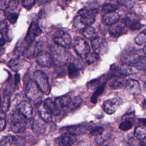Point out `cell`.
Instances as JSON below:
<instances>
[{"label": "cell", "instance_id": "1", "mask_svg": "<svg viewBox=\"0 0 146 146\" xmlns=\"http://www.w3.org/2000/svg\"><path fill=\"white\" fill-rule=\"evenodd\" d=\"M98 13L97 9H83L78 11V15L74 18L73 23L78 29H84L94 23Z\"/></svg>", "mask_w": 146, "mask_h": 146}, {"label": "cell", "instance_id": "2", "mask_svg": "<svg viewBox=\"0 0 146 146\" xmlns=\"http://www.w3.org/2000/svg\"><path fill=\"white\" fill-rule=\"evenodd\" d=\"M10 123L11 131L16 133L24 131L27 126V118L18 111L12 113L10 117Z\"/></svg>", "mask_w": 146, "mask_h": 146}, {"label": "cell", "instance_id": "3", "mask_svg": "<svg viewBox=\"0 0 146 146\" xmlns=\"http://www.w3.org/2000/svg\"><path fill=\"white\" fill-rule=\"evenodd\" d=\"M43 94L35 82L29 81L26 86L25 94L30 101L35 104L39 103L43 98Z\"/></svg>", "mask_w": 146, "mask_h": 146}, {"label": "cell", "instance_id": "4", "mask_svg": "<svg viewBox=\"0 0 146 146\" xmlns=\"http://www.w3.org/2000/svg\"><path fill=\"white\" fill-rule=\"evenodd\" d=\"M50 50L55 60L60 64H65L70 59V54L66 50V48L55 43L50 47Z\"/></svg>", "mask_w": 146, "mask_h": 146}, {"label": "cell", "instance_id": "5", "mask_svg": "<svg viewBox=\"0 0 146 146\" xmlns=\"http://www.w3.org/2000/svg\"><path fill=\"white\" fill-rule=\"evenodd\" d=\"M34 78L42 92L45 95H48L51 91V87L46 74L42 71L37 70L34 74Z\"/></svg>", "mask_w": 146, "mask_h": 146}, {"label": "cell", "instance_id": "6", "mask_svg": "<svg viewBox=\"0 0 146 146\" xmlns=\"http://www.w3.org/2000/svg\"><path fill=\"white\" fill-rule=\"evenodd\" d=\"M52 39L55 43L64 48H69L71 44V38L68 33L63 31H56L52 36Z\"/></svg>", "mask_w": 146, "mask_h": 146}, {"label": "cell", "instance_id": "7", "mask_svg": "<svg viewBox=\"0 0 146 146\" xmlns=\"http://www.w3.org/2000/svg\"><path fill=\"white\" fill-rule=\"evenodd\" d=\"M74 50L80 58H87L90 52V47L88 43L82 38L76 39L74 43Z\"/></svg>", "mask_w": 146, "mask_h": 146}, {"label": "cell", "instance_id": "8", "mask_svg": "<svg viewBox=\"0 0 146 146\" xmlns=\"http://www.w3.org/2000/svg\"><path fill=\"white\" fill-rule=\"evenodd\" d=\"M91 46L94 52L99 55L104 54L108 50V43L106 40L100 36H97L92 40Z\"/></svg>", "mask_w": 146, "mask_h": 146}, {"label": "cell", "instance_id": "9", "mask_svg": "<svg viewBox=\"0 0 146 146\" xmlns=\"http://www.w3.org/2000/svg\"><path fill=\"white\" fill-rule=\"evenodd\" d=\"M41 33V30L37 23L33 22L29 29L27 35H26L23 41L29 46H30L34 41L35 38L39 35Z\"/></svg>", "mask_w": 146, "mask_h": 146}, {"label": "cell", "instance_id": "10", "mask_svg": "<svg viewBox=\"0 0 146 146\" xmlns=\"http://www.w3.org/2000/svg\"><path fill=\"white\" fill-rule=\"evenodd\" d=\"M122 101L120 98H115L105 100L103 104V108L106 113L111 115L117 110Z\"/></svg>", "mask_w": 146, "mask_h": 146}, {"label": "cell", "instance_id": "11", "mask_svg": "<svg viewBox=\"0 0 146 146\" xmlns=\"http://www.w3.org/2000/svg\"><path fill=\"white\" fill-rule=\"evenodd\" d=\"M25 144V139L20 136H9L1 141L3 146H24Z\"/></svg>", "mask_w": 146, "mask_h": 146}, {"label": "cell", "instance_id": "12", "mask_svg": "<svg viewBox=\"0 0 146 146\" xmlns=\"http://www.w3.org/2000/svg\"><path fill=\"white\" fill-rule=\"evenodd\" d=\"M36 62L42 67H50L53 63V59L50 54L42 50L36 56Z\"/></svg>", "mask_w": 146, "mask_h": 146}, {"label": "cell", "instance_id": "13", "mask_svg": "<svg viewBox=\"0 0 146 146\" xmlns=\"http://www.w3.org/2000/svg\"><path fill=\"white\" fill-rule=\"evenodd\" d=\"M42 44L40 42H33L27 48L25 53V55L28 59H33L36 58L37 55L42 51Z\"/></svg>", "mask_w": 146, "mask_h": 146}, {"label": "cell", "instance_id": "14", "mask_svg": "<svg viewBox=\"0 0 146 146\" xmlns=\"http://www.w3.org/2000/svg\"><path fill=\"white\" fill-rule=\"evenodd\" d=\"M65 131L72 135H79L86 133L89 129V126L85 124L69 126L64 128Z\"/></svg>", "mask_w": 146, "mask_h": 146}, {"label": "cell", "instance_id": "15", "mask_svg": "<svg viewBox=\"0 0 146 146\" xmlns=\"http://www.w3.org/2000/svg\"><path fill=\"white\" fill-rule=\"evenodd\" d=\"M17 110L27 119H29L32 116V115H33L32 106L29 103L26 101H23L19 103L17 106Z\"/></svg>", "mask_w": 146, "mask_h": 146}, {"label": "cell", "instance_id": "16", "mask_svg": "<svg viewBox=\"0 0 146 146\" xmlns=\"http://www.w3.org/2000/svg\"><path fill=\"white\" fill-rule=\"evenodd\" d=\"M75 141V138L72 135H64L55 140L58 146H71Z\"/></svg>", "mask_w": 146, "mask_h": 146}, {"label": "cell", "instance_id": "17", "mask_svg": "<svg viewBox=\"0 0 146 146\" xmlns=\"http://www.w3.org/2000/svg\"><path fill=\"white\" fill-rule=\"evenodd\" d=\"M125 87L131 94L139 95L141 93V87L138 81L135 79H129L127 81Z\"/></svg>", "mask_w": 146, "mask_h": 146}, {"label": "cell", "instance_id": "18", "mask_svg": "<svg viewBox=\"0 0 146 146\" xmlns=\"http://www.w3.org/2000/svg\"><path fill=\"white\" fill-rule=\"evenodd\" d=\"M119 19V15L115 11L104 14L102 18V22L107 26L116 23Z\"/></svg>", "mask_w": 146, "mask_h": 146}, {"label": "cell", "instance_id": "19", "mask_svg": "<svg viewBox=\"0 0 146 146\" xmlns=\"http://www.w3.org/2000/svg\"><path fill=\"white\" fill-rule=\"evenodd\" d=\"M46 108L52 113L53 116H58L60 113V110L55 103L51 99L48 98L44 100L43 103Z\"/></svg>", "mask_w": 146, "mask_h": 146}, {"label": "cell", "instance_id": "20", "mask_svg": "<svg viewBox=\"0 0 146 146\" xmlns=\"http://www.w3.org/2000/svg\"><path fill=\"white\" fill-rule=\"evenodd\" d=\"M126 82L127 81L124 78L120 76H115L110 80L109 86L111 89H120L125 86Z\"/></svg>", "mask_w": 146, "mask_h": 146}, {"label": "cell", "instance_id": "21", "mask_svg": "<svg viewBox=\"0 0 146 146\" xmlns=\"http://www.w3.org/2000/svg\"><path fill=\"white\" fill-rule=\"evenodd\" d=\"M38 111L41 119L47 123H50L52 120V113L46 108L43 103L40 104L38 108Z\"/></svg>", "mask_w": 146, "mask_h": 146}, {"label": "cell", "instance_id": "22", "mask_svg": "<svg viewBox=\"0 0 146 146\" xmlns=\"http://www.w3.org/2000/svg\"><path fill=\"white\" fill-rule=\"evenodd\" d=\"M124 24L126 26L133 30H139L141 26L140 21L137 18L131 17H127L124 19Z\"/></svg>", "mask_w": 146, "mask_h": 146}, {"label": "cell", "instance_id": "23", "mask_svg": "<svg viewBox=\"0 0 146 146\" xmlns=\"http://www.w3.org/2000/svg\"><path fill=\"white\" fill-rule=\"evenodd\" d=\"M140 60L139 55L136 54H127L121 57V60L125 64H132L138 63Z\"/></svg>", "mask_w": 146, "mask_h": 146}, {"label": "cell", "instance_id": "24", "mask_svg": "<svg viewBox=\"0 0 146 146\" xmlns=\"http://www.w3.org/2000/svg\"><path fill=\"white\" fill-rule=\"evenodd\" d=\"M71 98L70 96L65 95L63 96H62L59 98H57L55 99V103L59 107H62L64 110H67L68 106L71 103ZM60 109V108H59Z\"/></svg>", "mask_w": 146, "mask_h": 146}, {"label": "cell", "instance_id": "25", "mask_svg": "<svg viewBox=\"0 0 146 146\" xmlns=\"http://www.w3.org/2000/svg\"><path fill=\"white\" fill-rule=\"evenodd\" d=\"M0 34L6 41L11 40V39L9 35V27L5 20L0 22Z\"/></svg>", "mask_w": 146, "mask_h": 146}, {"label": "cell", "instance_id": "26", "mask_svg": "<svg viewBox=\"0 0 146 146\" xmlns=\"http://www.w3.org/2000/svg\"><path fill=\"white\" fill-rule=\"evenodd\" d=\"M110 34L113 36L117 37L124 34V28L123 26L117 23L111 26L109 30Z\"/></svg>", "mask_w": 146, "mask_h": 146}, {"label": "cell", "instance_id": "27", "mask_svg": "<svg viewBox=\"0 0 146 146\" xmlns=\"http://www.w3.org/2000/svg\"><path fill=\"white\" fill-rule=\"evenodd\" d=\"M116 71L119 72V74L123 75H128L136 73L137 71L134 68L131 67L128 64H125L116 68Z\"/></svg>", "mask_w": 146, "mask_h": 146}, {"label": "cell", "instance_id": "28", "mask_svg": "<svg viewBox=\"0 0 146 146\" xmlns=\"http://www.w3.org/2000/svg\"><path fill=\"white\" fill-rule=\"evenodd\" d=\"M23 66V62L22 60L18 58H14L10 60L9 62V67L15 72H18L19 71Z\"/></svg>", "mask_w": 146, "mask_h": 146}, {"label": "cell", "instance_id": "29", "mask_svg": "<svg viewBox=\"0 0 146 146\" xmlns=\"http://www.w3.org/2000/svg\"><path fill=\"white\" fill-rule=\"evenodd\" d=\"M31 127L33 131L37 133H40L43 132V130L44 129V124L39 119H33L31 121Z\"/></svg>", "mask_w": 146, "mask_h": 146}, {"label": "cell", "instance_id": "30", "mask_svg": "<svg viewBox=\"0 0 146 146\" xmlns=\"http://www.w3.org/2000/svg\"><path fill=\"white\" fill-rule=\"evenodd\" d=\"M82 34L85 38L92 40L97 37V34L95 29L90 26L85 27L83 30Z\"/></svg>", "mask_w": 146, "mask_h": 146}, {"label": "cell", "instance_id": "31", "mask_svg": "<svg viewBox=\"0 0 146 146\" xmlns=\"http://www.w3.org/2000/svg\"><path fill=\"white\" fill-rule=\"evenodd\" d=\"M68 72L70 78L75 79L79 75V69L74 63H70L68 66Z\"/></svg>", "mask_w": 146, "mask_h": 146}, {"label": "cell", "instance_id": "32", "mask_svg": "<svg viewBox=\"0 0 146 146\" xmlns=\"http://www.w3.org/2000/svg\"><path fill=\"white\" fill-rule=\"evenodd\" d=\"M134 136L140 140L146 139V127L144 125L137 127L135 129Z\"/></svg>", "mask_w": 146, "mask_h": 146}, {"label": "cell", "instance_id": "33", "mask_svg": "<svg viewBox=\"0 0 146 146\" xmlns=\"http://www.w3.org/2000/svg\"><path fill=\"white\" fill-rule=\"evenodd\" d=\"M106 83V82H104L101 85H100L97 88L96 90L93 94V95H92V96H91V101L92 103L95 104L97 102L98 97L99 96V95H100L102 94V92H103V91L104 90Z\"/></svg>", "mask_w": 146, "mask_h": 146}, {"label": "cell", "instance_id": "34", "mask_svg": "<svg viewBox=\"0 0 146 146\" xmlns=\"http://www.w3.org/2000/svg\"><path fill=\"white\" fill-rule=\"evenodd\" d=\"M118 8L117 6L113 3H106L102 7V12L104 14L106 13L115 11Z\"/></svg>", "mask_w": 146, "mask_h": 146}, {"label": "cell", "instance_id": "35", "mask_svg": "<svg viewBox=\"0 0 146 146\" xmlns=\"http://www.w3.org/2000/svg\"><path fill=\"white\" fill-rule=\"evenodd\" d=\"M135 42L138 45L146 43V29L142 31L135 38Z\"/></svg>", "mask_w": 146, "mask_h": 146}, {"label": "cell", "instance_id": "36", "mask_svg": "<svg viewBox=\"0 0 146 146\" xmlns=\"http://www.w3.org/2000/svg\"><path fill=\"white\" fill-rule=\"evenodd\" d=\"M11 104V98L9 95H6L5 96L3 100V103L2 104V110L4 112H7L9 110L10 106Z\"/></svg>", "mask_w": 146, "mask_h": 146}, {"label": "cell", "instance_id": "37", "mask_svg": "<svg viewBox=\"0 0 146 146\" xmlns=\"http://www.w3.org/2000/svg\"><path fill=\"white\" fill-rule=\"evenodd\" d=\"M128 146H141V143L139 139L135 136L129 137L127 140Z\"/></svg>", "mask_w": 146, "mask_h": 146}, {"label": "cell", "instance_id": "38", "mask_svg": "<svg viewBox=\"0 0 146 146\" xmlns=\"http://www.w3.org/2000/svg\"><path fill=\"white\" fill-rule=\"evenodd\" d=\"M6 17L10 23L14 24L17 21V19L18 18V14L16 13L9 12L7 13H6Z\"/></svg>", "mask_w": 146, "mask_h": 146}, {"label": "cell", "instance_id": "39", "mask_svg": "<svg viewBox=\"0 0 146 146\" xmlns=\"http://www.w3.org/2000/svg\"><path fill=\"white\" fill-rule=\"evenodd\" d=\"M132 127V123L129 120H125L121 123L119 128L123 131H127Z\"/></svg>", "mask_w": 146, "mask_h": 146}, {"label": "cell", "instance_id": "40", "mask_svg": "<svg viewBox=\"0 0 146 146\" xmlns=\"http://www.w3.org/2000/svg\"><path fill=\"white\" fill-rule=\"evenodd\" d=\"M35 0H22L23 6L27 10H30L35 5Z\"/></svg>", "mask_w": 146, "mask_h": 146}, {"label": "cell", "instance_id": "41", "mask_svg": "<svg viewBox=\"0 0 146 146\" xmlns=\"http://www.w3.org/2000/svg\"><path fill=\"white\" fill-rule=\"evenodd\" d=\"M82 98L80 96H78L75 97L73 99L72 102L71 109L74 110L75 108H78V107H79L82 104Z\"/></svg>", "mask_w": 146, "mask_h": 146}, {"label": "cell", "instance_id": "42", "mask_svg": "<svg viewBox=\"0 0 146 146\" xmlns=\"http://www.w3.org/2000/svg\"><path fill=\"white\" fill-rule=\"evenodd\" d=\"M99 58V55L96 54L95 52H92L87 57V62L88 64H91L96 60H97Z\"/></svg>", "mask_w": 146, "mask_h": 146}, {"label": "cell", "instance_id": "43", "mask_svg": "<svg viewBox=\"0 0 146 146\" xmlns=\"http://www.w3.org/2000/svg\"><path fill=\"white\" fill-rule=\"evenodd\" d=\"M104 132V129L102 127H98L94 128V129H91L90 131V133L92 135L95 136H100Z\"/></svg>", "mask_w": 146, "mask_h": 146}, {"label": "cell", "instance_id": "44", "mask_svg": "<svg viewBox=\"0 0 146 146\" xmlns=\"http://www.w3.org/2000/svg\"><path fill=\"white\" fill-rule=\"evenodd\" d=\"M118 2L125 7L130 8L135 3V0H117Z\"/></svg>", "mask_w": 146, "mask_h": 146}, {"label": "cell", "instance_id": "45", "mask_svg": "<svg viewBox=\"0 0 146 146\" xmlns=\"http://www.w3.org/2000/svg\"><path fill=\"white\" fill-rule=\"evenodd\" d=\"M18 5V0H11L8 3L7 8L10 9V10H14Z\"/></svg>", "mask_w": 146, "mask_h": 146}, {"label": "cell", "instance_id": "46", "mask_svg": "<svg viewBox=\"0 0 146 146\" xmlns=\"http://www.w3.org/2000/svg\"><path fill=\"white\" fill-rule=\"evenodd\" d=\"M6 125V121L5 119H0V131L4 129Z\"/></svg>", "mask_w": 146, "mask_h": 146}, {"label": "cell", "instance_id": "47", "mask_svg": "<svg viewBox=\"0 0 146 146\" xmlns=\"http://www.w3.org/2000/svg\"><path fill=\"white\" fill-rule=\"evenodd\" d=\"M5 17H6V13L3 9H1L0 10V22L5 20L4 19Z\"/></svg>", "mask_w": 146, "mask_h": 146}, {"label": "cell", "instance_id": "48", "mask_svg": "<svg viewBox=\"0 0 146 146\" xmlns=\"http://www.w3.org/2000/svg\"><path fill=\"white\" fill-rule=\"evenodd\" d=\"M53 0H37V2L39 5H44L47 3H50Z\"/></svg>", "mask_w": 146, "mask_h": 146}, {"label": "cell", "instance_id": "49", "mask_svg": "<svg viewBox=\"0 0 146 146\" xmlns=\"http://www.w3.org/2000/svg\"><path fill=\"white\" fill-rule=\"evenodd\" d=\"M6 40L3 38H0V47H2L5 45V44L6 43Z\"/></svg>", "mask_w": 146, "mask_h": 146}, {"label": "cell", "instance_id": "50", "mask_svg": "<svg viewBox=\"0 0 146 146\" xmlns=\"http://www.w3.org/2000/svg\"><path fill=\"white\" fill-rule=\"evenodd\" d=\"M19 74H17L15 75V83L17 84L19 82Z\"/></svg>", "mask_w": 146, "mask_h": 146}, {"label": "cell", "instance_id": "51", "mask_svg": "<svg viewBox=\"0 0 146 146\" xmlns=\"http://www.w3.org/2000/svg\"><path fill=\"white\" fill-rule=\"evenodd\" d=\"M6 118V114L3 111L0 112V119H5Z\"/></svg>", "mask_w": 146, "mask_h": 146}, {"label": "cell", "instance_id": "52", "mask_svg": "<svg viewBox=\"0 0 146 146\" xmlns=\"http://www.w3.org/2000/svg\"><path fill=\"white\" fill-rule=\"evenodd\" d=\"M139 120H140V123H141L144 126L146 127V118L140 119Z\"/></svg>", "mask_w": 146, "mask_h": 146}, {"label": "cell", "instance_id": "53", "mask_svg": "<svg viewBox=\"0 0 146 146\" xmlns=\"http://www.w3.org/2000/svg\"><path fill=\"white\" fill-rule=\"evenodd\" d=\"M4 6H5V1L3 0H0V10L2 9Z\"/></svg>", "mask_w": 146, "mask_h": 146}, {"label": "cell", "instance_id": "54", "mask_svg": "<svg viewBox=\"0 0 146 146\" xmlns=\"http://www.w3.org/2000/svg\"><path fill=\"white\" fill-rule=\"evenodd\" d=\"M141 105L142 107L144 108H146V99H144L142 102H141Z\"/></svg>", "mask_w": 146, "mask_h": 146}, {"label": "cell", "instance_id": "55", "mask_svg": "<svg viewBox=\"0 0 146 146\" xmlns=\"http://www.w3.org/2000/svg\"><path fill=\"white\" fill-rule=\"evenodd\" d=\"M143 52H144V53L146 55V45L144 47V48H143Z\"/></svg>", "mask_w": 146, "mask_h": 146}, {"label": "cell", "instance_id": "56", "mask_svg": "<svg viewBox=\"0 0 146 146\" xmlns=\"http://www.w3.org/2000/svg\"><path fill=\"white\" fill-rule=\"evenodd\" d=\"M144 89L145 92H146V82H145V84H144Z\"/></svg>", "mask_w": 146, "mask_h": 146}, {"label": "cell", "instance_id": "57", "mask_svg": "<svg viewBox=\"0 0 146 146\" xmlns=\"http://www.w3.org/2000/svg\"><path fill=\"white\" fill-rule=\"evenodd\" d=\"M1 105V95H0V106Z\"/></svg>", "mask_w": 146, "mask_h": 146}, {"label": "cell", "instance_id": "58", "mask_svg": "<svg viewBox=\"0 0 146 146\" xmlns=\"http://www.w3.org/2000/svg\"><path fill=\"white\" fill-rule=\"evenodd\" d=\"M104 146H108V145H104Z\"/></svg>", "mask_w": 146, "mask_h": 146}, {"label": "cell", "instance_id": "59", "mask_svg": "<svg viewBox=\"0 0 146 146\" xmlns=\"http://www.w3.org/2000/svg\"><path fill=\"white\" fill-rule=\"evenodd\" d=\"M0 146H3V145H0Z\"/></svg>", "mask_w": 146, "mask_h": 146}]
</instances>
